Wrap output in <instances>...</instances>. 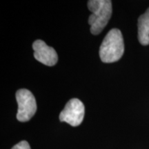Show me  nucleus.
<instances>
[{
  "label": "nucleus",
  "mask_w": 149,
  "mask_h": 149,
  "mask_svg": "<svg viewBox=\"0 0 149 149\" xmlns=\"http://www.w3.org/2000/svg\"><path fill=\"white\" fill-rule=\"evenodd\" d=\"M88 8L92 14L88 18L91 26V33L97 35L109 23L113 12L112 1L110 0H90L88 1Z\"/></svg>",
  "instance_id": "1"
},
{
  "label": "nucleus",
  "mask_w": 149,
  "mask_h": 149,
  "mask_svg": "<svg viewBox=\"0 0 149 149\" xmlns=\"http://www.w3.org/2000/svg\"><path fill=\"white\" fill-rule=\"evenodd\" d=\"M124 53V43L119 29H111L102 42L100 57L104 63H113L120 60Z\"/></svg>",
  "instance_id": "2"
},
{
  "label": "nucleus",
  "mask_w": 149,
  "mask_h": 149,
  "mask_svg": "<svg viewBox=\"0 0 149 149\" xmlns=\"http://www.w3.org/2000/svg\"><path fill=\"white\" fill-rule=\"evenodd\" d=\"M15 95L18 104L17 119L19 122H28L32 118L37 111V103L35 97L27 89H20L17 91Z\"/></svg>",
  "instance_id": "3"
},
{
  "label": "nucleus",
  "mask_w": 149,
  "mask_h": 149,
  "mask_svg": "<svg viewBox=\"0 0 149 149\" xmlns=\"http://www.w3.org/2000/svg\"><path fill=\"white\" fill-rule=\"evenodd\" d=\"M85 108L84 104L77 98L69 100L64 110L59 115V120L69 124L72 126H77L82 122L84 117Z\"/></svg>",
  "instance_id": "4"
},
{
  "label": "nucleus",
  "mask_w": 149,
  "mask_h": 149,
  "mask_svg": "<svg viewBox=\"0 0 149 149\" xmlns=\"http://www.w3.org/2000/svg\"><path fill=\"white\" fill-rule=\"evenodd\" d=\"M35 58L42 64L53 66L58 61V56L53 48L48 46L44 41L37 40L33 44Z\"/></svg>",
  "instance_id": "5"
},
{
  "label": "nucleus",
  "mask_w": 149,
  "mask_h": 149,
  "mask_svg": "<svg viewBox=\"0 0 149 149\" xmlns=\"http://www.w3.org/2000/svg\"><path fill=\"white\" fill-rule=\"evenodd\" d=\"M138 40L141 45L149 44V8L138 19Z\"/></svg>",
  "instance_id": "6"
},
{
  "label": "nucleus",
  "mask_w": 149,
  "mask_h": 149,
  "mask_svg": "<svg viewBox=\"0 0 149 149\" xmlns=\"http://www.w3.org/2000/svg\"><path fill=\"white\" fill-rule=\"evenodd\" d=\"M12 149H31L30 145L26 141H22L13 147Z\"/></svg>",
  "instance_id": "7"
}]
</instances>
